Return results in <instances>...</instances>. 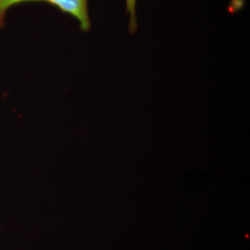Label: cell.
I'll list each match as a JSON object with an SVG mask.
<instances>
[{"label":"cell","instance_id":"obj_1","mask_svg":"<svg viewBox=\"0 0 250 250\" xmlns=\"http://www.w3.org/2000/svg\"><path fill=\"white\" fill-rule=\"evenodd\" d=\"M29 2L47 3L55 6L64 14L76 18L82 31H88L91 28L88 11V0H0V29L4 27V21L8 10L16 5Z\"/></svg>","mask_w":250,"mask_h":250},{"label":"cell","instance_id":"obj_2","mask_svg":"<svg viewBox=\"0 0 250 250\" xmlns=\"http://www.w3.org/2000/svg\"><path fill=\"white\" fill-rule=\"evenodd\" d=\"M126 11L130 16L129 31L131 34H134L137 30L138 23L136 17V0H126Z\"/></svg>","mask_w":250,"mask_h":250}]
</instances>
